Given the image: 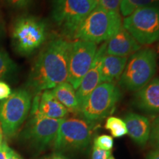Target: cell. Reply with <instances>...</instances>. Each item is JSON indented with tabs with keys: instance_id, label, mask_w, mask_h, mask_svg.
Here are the masks:
<instances>
[{
	"instance_id": "obj_1",
	"label": "cell",
	"mask_w": 159,
	"mask_h": 159,
	"mask_svg": "<svg viewBox=\"0 0 159 159\" xmlns=\"http://www.w3.org/2000/svg\"><path fill=\"white\" fill-rule=\"evenodd\" d=\"M71 43L62 38L54 39L40 52L27 80V87L35 94L67 81Z\"/></svg>"
},
{
	"instance_id": "obj_2",
	"label": "cell",
	"mask_w": 159,
	"mask_h": 159,
	"mask_svg": "<svg viewBox=\"0 0 159 159\" xmlns=\"http://www.w3.org/2000/svg\"><path fill=\"white\" fill-rule=\"evenodd\" d=\"M158 69V55L154 49L145 47L130 55L119 78L122 88L138 91L155 77Z\"/></svg>"
},
{
	"instance_id": "obj_3",
	"label": "cell",
	"mask_w": 159,
	"mask_h": 159,
	"mask_svg": "<svg viewBox=\"0 0 159 159\" xmlns=\"http://www.w3.org/2000/svg\"><path fill=\"white\" fill-rule=\"evenodd\" d=\"M122 27L119 12L105 11L97 6L80 25L74 39L97 44L108 41Z\"/></svg>"
},
{
	"instance_id": "obj_4",
	"label": "cell",
	"mask_w": 159,
	"mask_h": 159,
	"mask_svg": "<svg viewBox=\"0 0 159 159\" xmlns=\"http://www.w3.org/2000/svg\"><path fill=\"white\" fill-rule=\"evenodd\" d=\"M97 5L98 0H55L52 16L63 34L71 39Z\"/></svg>"
},
{
	"instance_id": "obj_5",
	"label": "cell",
	"mask_w": 159,
	"mask_h": 159,
	"mask_svg": "<svg viewBox=\"0 0 159 159\" xmlns=\"http://www.w3.org/2000/svg\"><path fill=\"white\" fill-rule=\"evenodd\" d=\"M96 123L83 118L64 119L54 142L58 152L84 150L89 146L96 129Z\"/></svg>"
},
{
	"instance_id": "obj_6",
	"label": "cell",
	"mask_w": 159,
	"mask_h": 159,
	"mask_svg": "<svg viewBox=\"0 0 159 159\" xmlns=\"http://www.w3.org/2000/svg\"><path fill=\"white\" fill-rule=\"evenodd\" d=\"M32 97L27 89H20L0 102V123L5 138L15 136L28 116Z\"/></svg>"
},
{
	"instance_id": "obj_7",
	"label": "cell",
	"mask_w": 159,
	"mask_h": 159,
	"mask_svg": "<svg viewBox=\"0 0 159 159\" xmlns=\"http://www.w3.org/2000/svg\"><path fill=\"white\" fill-rule=\"evenodd\" d=\"M122 94L114 83H102L87 97L79 113L82 118L97 123L114 111Z\"/></svg>"
},
{
	"instance_id": "obj_8",
	"label": "cell",
	"mask_w": 159,
	"mask_h": 159,
	"mask_svg": "<svg viewBox=\"0 0 159 159\" xmlns=\"http://www.w3.org/2000/svg\"><path fill=\"white\" fill-rule=\"evenodd\" d=\"M30 111V118L20 137L36 151H42L55 142L60 125L64 119H50L43 116L33 104Z\"/></svg>"
},
{
	"instance_id": "obj_9",
	"label": "cell",
	"mask_w": 159,
	"mask_h": 159,
	"mask_svg": "<svg viewBox=\"0 0 159 159\" xmlns=\"http://www.w3.org/2000/svg\"><path fill=\"white\" fill-rule=\"evenodd\" d=\"M46 38L45 23L36 17H20L13 25V44L20 54L27 55L33 53L44 43Z\"/></svg>"
},
{
	"instance_id": "obj_10",
	"label": "cell",
	"mask_w": 159,
	"mask_h": 159,
	"mask_svg": "<svg viewBox=\"0 0 159 159\" xmlns=\"http://www.w3.org/2000/svg\"><path fill=\"white\" fill-rule=\"evenodd\" d=\"M122 27L140 45L159 41V10L145 7L137 9L123 20Z\"/></svg>"
},
{
	"instance_id": "obj_11",
	"label": "cell",
	"mask_w": 159,
	"mask_h": 159,
	"mask_svg": "<svg viewBox=\"0 0 159 159\" xmlns=\"http://www.w3.org/2000/svg\"><path fill=\"white\" fill-rule=\"evenodd\" d=\"M97 50V45L95 43L80 40L71 42L69 55L67 82L75 90L91 68Z\"/></svg>"
},
{
	"instance_id": "obj_12",
	"label": "cell",
	"mask_w": 159,
	"mask_h": 159,
	"mask_svg": "<svg viewBox=\"0 0 159 159\" xmlns=\"http://www.w3.org/2000/svg\"><path fill=\"white\" fill-rule=\"evenodd\" d=\"M106 54V42L103 43L102 46L97 50L94 59L91 64V68L85 74L81 81L80 84L76 91L77 102L79 105V111L83 103L91 93L101 83V63L102 57ZM79 113V112H78Z\"/></svg>"
},
{
	"instance_id": "obj_13",
	"label": "cell",
	"mask_w": 159,
	"mask_h": 159,
	"mask_svg": "<svg viewBox=\"0 0 159 159\" xmlns=\"http://www.w3.org/2000/svg\"><path fill=\"white\" fill-rule=\"evenodd\" d=\"M133 104L147 114H159V77H154L145 86L136 91Z\"/></svg>"
},
{
	"instance_id": "obj_14",
	"label": "cell",
	"mask_w": 159,
	"mask_h": 159,
	"mask_svg": "<svg viewBox=\"0 0 159 159\" xmlns=\"http://www.w3.org/2000/svg\"><path fill=\"white\" fill-rule=\"evenodd\" d=\"M141 47L136 40L122 27L114 36L106 41V54L128 57L139 50Z\"/></svg>"
},
{
	"instance_id": "obj_15",
	"label": "cell",
	"mask_w": 159,
	"mask_h": 159,
	"mask_svg": "<svg viewBox=\"0 0 159 159\" xmlns=\"http://www.w3.org/2000/svg\"><path fill=\"white\" fill-rule=\"evenodd\" d=\"M32 104L36 107L41 114L50 119H65L69 111L59 102L51 90L37 94Z\"/></svg>"
},
{
	"instance_id": "obj_16",
	"label": "cell",
	"mask_w": 159,
	"mask_h": 159,
	"mask_svg": "<svg viewBox=\"0 0 159 159\" xmlns=\"http://www.w3.org/2000/svg\"><path fill=\"white\" fill-rule=\"evenodd\" d=\"M128 136L134 142L140 146H144L150 138L151 124L148 117L136 113H128L125 116Z\"/></svg>"
},
{
	"instance_id": "obj_17",
	"label": "cell",
	"mask_w": 159,
	"mask_h": 159,
	"mask_svg": "<svg viewBox=\"0 0 159 159\" xmlns=\"http://www.w3.org/2000/svg\"><path fill=\"white\" fill-rule=\"evenodd\" d=\"M127 57L105 54L101 63V83H113L121 77L128 62Z\"/></svg>"
},
{
	"instance_id": "obj_18",
	"label": "cell",
	"mask_w": 159,
	"mask_h": 159,
	"mask_svg": "<svg viewBox=\"0 0 159 159\" xmlns=\"http://www.w3.org/2000/svg\"><path fill=\"white\" fill-rule=\"evenodd\" d=\"M52 92L56 99L71 112H79L76 91L70 83L66 81L52 89Z\"/></svg>"
},
{
	"instance_id": "obj_19",
	"label": "cell",
	"mask_w": 159,
	"mask_h": 159,
	"mask_svg": "<svg viewBox=\"0 0 159 159\" xmlns=\"http://www.w3.org/2000/svg\"><path fill=\"white\" fill-rule=\"evenodd\" d=\"M150 7L159 10V0H122L120 11L123 16L127 17L140 7Z\"/></svg>"
},
{
	"instance_id": "obj_20",
	"label": "cell",
	"mask_w": 159,
	"mask_h": 159,
	"mask_svg": "<svg viewBox=\"0 0 159 159\" xmlns=\"http://www.w3.org/2000/svg\"><path fill=\"white\" fill-rule=\"evenodd\" d=\"M105 128L110 131L112 136L115 138H120L128 134L126 125L124 120L118 117H108L105 124Z\"/></svg>"
},
{
	"instance_id": "obj_21",
	"label": "cell",
	"mask_w": 159,
	"mask_h": 159,
	"mask_svg": "<svg viewBox=\"0 0 159 159\" xmlns=\"http://www.w3.org/2000/svg\"><path fill=\"white\" fill-rule=\"evenodd\" d=\"M16 69V66L7 52L0 51V80L7 77Z\"/></svg>"
},
{
	"instance_id": "obj_22",
	"label": "cell",
	"mask_w": 159,
	"mask_h": 159,
	"mask_svg": "<svg viewBox=\"0 0 159 159\" xmlns=\"http://www.w3.org/2000/svg\"><path fill=\"white\" fill-rule=\"evenodd\" d=\"M94 146L104 150H111L114 147V139L108 135H100L94 139Z\"/></svg>"
},
{
	"instance_id": "obj_23",
	"label": "cell",
	"mask_w": 159,
	"mask_h": 159,
	"mask_svg": "<svg viewBox=\"0 0 159 159\" xmlns=\"http://www.w3.org/2000/svg\"><path fill=\"white\" fill-rule=\"evenodd\" d=\"M150 144L155 149H159V116L154 119V121L151 124Z\"/></svg>"
},
{
	"instance_id": "obj_24",
	"label": "cell",
	"mask_w": 159,
	"mask_h": 159,
	"mask_svg": "<svg viewBox=\"0 0 159 159\" xmlns=\"http://www.w3.org/2000/svg\"><path fill=\"white\" fill-rule=\"evenodd\" d=\"M122 0H98L97 6L108 11L119 12Z\"/></svg>"
},
{
	"instance_id": "obj_25",
	"label": "cell",
	"mask_w": 159,
	"mask_h": 159,
	"mask_svg": "<svg viewBox=\"0 0 159 159\" xmlns=\"http://www.w3.org/2000/svg\"><path fill=\"white\" fill-rule=\"evenodd\" d=\"M111 156V150H104L94 146L91 159H108Z\"/></svg>"
},
{
	"instance_id": "obj_26",
	"label": "cell",
	"mask_w": 159,
	"mask_h": 159,
	"mask_svg": "<svg viewBox=\"0 0 159 159\" xmlns=\"http://www.w3.org/2000/svg\"><path fill=\"white\" fill-rule=\"evenodd\" d=\"M12 94L11 86L5 81L0 80V101L7 99Z\"/></svg>"
},
{
	"instance_id": "obj_27",
	"label": "cell",
	"mask_w": 159,
	"mask_h": 159,
	"mask_svg": "<svg viewBox=\"0 0 159 159\" xmlns=\"http://www.w3.org/2000/svg\"><path fill=\"white\" fill-rule=\"evenodd\" d=\"M10 147L6 141H4L2 144L0 146V159H7V151Z\"/></svg>"
},
{
	"instance_id": "obj_28",
	"label": "cell",
	"mask_w": 159,
	"mask_h": 159,
	"mask_svg": "<svg viewBox=\"0 0 159 159\" xmlns=\"http://www.w3.org/2000/svg\"><path fill=\"white\" fill-rule=\"evenodd\" d=\"M7 159H23L21 158V156L18 153V152H16L14 150L10 148L8 149V151H7Z\"/></svg>"
},
{
	"instance_id": "obj_29",
	"label": "cell",
	"mask_w": 159,
	"mask_h": 159,
	"mask_svg": "<svg viewBox=\"0 0 159 159\" xmlns=\"http://www.w3.org/2000/svg\"><path fill=\"white\" fill-rule=\"evenodd\" d=\"M146 159H159V149L150 151L147 156Z\"/></svg>"
},
{
	"instance_id": "obj_30",
	"label": "cell",
	"mask_w": 159,
	"mask_h": 159,
	"mask_svg": "<svg viewBox=\"0 0 159 159\" xmlns=\"http://www.w3.org/2000/svg\"><path fill=\"white\" fill-rule=\"evenodd\" d=\"M8 1L11 3L13 4V5L20 6L25 5L26 2H27V0H8Z\"/></svg>"
},
{
	"instance_id": "obj_31",
	"label": "cell",
	"mask_w": 159,
	"mask_h": 159,
	"mask_svg": "<svg viewBox=\"0 0 159 159\" xmlns=\"http://www.w3.org/2000/svg\"><path fill=\"white\" fill-rule=\"evenodd\" d=\"M3 142H4V133H3L1 123H0V146L2 144Z\"/></svg>"
},
{
	"instance_id": "obj_32",
	"label": "cell",
	"mask_w": 159,
	"mask_h": 159,
	"mask_svg": "<svg viewBox=\"0 0 159 159\" xmlns=\"http://www.w3.org/2000/svg\"><path fill=\"white\" fill-rule=\"evenodd\" d=\"M51 159H66L64 156H63L61 154H55L52 157Z\"/></svg>"
},
{
	"instance_id": "obj_33",
	"label": "cell",
	"mask_w": 159,
	"mask_h": 159,
	"mask_svg": "<svg viewBox=\"0 0 159 159\" xmlns=\"http://www.w3.org/2000/svg\"><path fill=\"white\" fill-rule=\"evenodd\" d=\"M158 52L159 54V43H158V46H157V52Z\"/></svg>"
},
{
	"instance_id": "obj_34",
	"label": "cell",
	"mask_w": 159,
	"mask_h": 159,
	"mask_svg": "<svg viewBox=\"0 0 159 159\" xmlns=\"http://www.w3.org/2000/svg\"><path fill=\"white\" fill-rule=\"evenodd\" d=\"M108 159H115V158H114V157H113L112 156H111L110 157V158H109Z\"/></svg>"
},
{
	"instance_id": "obj_35",
	"label": "cell",
	"mask_w": 159,
	"mask_h": 159,
	"mask_svg": "<svg viewBox=\"0 0 159 159\" xmlns=\"http://www.w3.org/2000/svg\"><path fill=\"white\" fill-rule=\"evenodd\" d=\"M0 29H1V22H0Z\"/></svg>"
}]
</instances>
